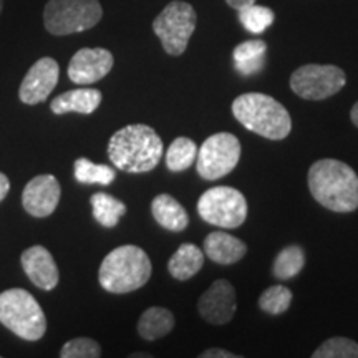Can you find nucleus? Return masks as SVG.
Here are the masks:
<instances>
[{
    "mask_svg": "<svg viewBox=\"0 0 358 358\" xmlns=\"http://www.w3.org/2000/svg\"><path fill=\"white\" fill-rule=\"evenodd\" d=\"M307 185L313 199L329 211L353 213L358 209V174L343 161H315L308 169Z\"/></svg>",
    "mask_w": 358,
    "mask_h": 358,
    "instance_id": "obj_1",
    "label": "nucleus"
},
{
    "mask_svg": "<svg viewBox=\"0 0 358 358\" xmlns=\"http://www.w3.org/2000/svg\"><path fill=\"white\" fill-rule=\"evenodd\" d=\"M108 158L122 171H153L163 158V140L148 124H128L110 138Z\"/></svg>",
    "mask_w": 358,
    "mask_h": 358,
    "instance_id": "obj_2",
    "label": "nucleus"
},
{
    "mask_svg": "<svg viewBox=\"0 0 358 358\" xmlns=\"http://www.w3.org/2000/svg\"><path fill=\"white\" fill-rule=\"evenodd\" d=\"M232 115L245 129L272 141L284 140L292 129V118L287 108L264 93H244L237 96L232 101Z\"/></svg>",
    "mask_w": 358,
    "mask_h": 358,
    "instance_id": "obj_3",
    "label": "nucleus"
},
{
    "mask_svg": "<svg viewBox=\"0 0 358 358\" xmlns=\"http://www.w3.org/2000/svg\"><path fill=\"white\" fill-rule=\"evenodd\" d=\"M151 267L150 256L138 245H120L103 259L98 280L110 294H129L141 289L150 280Z\"/></svg>",
    "mask_w": 358,
    "mask_h": 358,
    "instance_id": "obj_4",
    "label": "nucleus"
},
{
    "mask_svg": "<svg viewBox=\"0 0 358 358\" xmlns=\"http://www.w3.org/2000/svg\"><path fill=\"white\" fill-rule=\"evenodd\" d=\"M0 324L29 342H37L47 332L42 307L24 289H8L0 294Z\"/></svg>",
    "mask_w": 358,
    "mask_h": 358,
    "instance_id": "obj_5",
    "label": "nucleus"
},
{
    "mask_svg": "<svg viewBox=\"0 0 358 358\" xmlns=\"http://www.w3.org/2000/svg\"><path fill=\"white\" fill-rule=\"evenodd\" d=\"M103 17L100 0H48L43 25L52 35L80 34L93 29Z\"/></svg>",
    "mask_w": 358,
    "mask_h": 358,
    "instance_id": "obj_6",
    "label": "nucleus"
},
{
    "mask_svg": "<svg viewBox=\"0 0 358 358\" xmlns=\"http://www.w3.org/2000/svg\"><path fill=\"white\" fill-rule=\"evenodd\" d=\"M198 24V15L191 3L182 0L169 2L153 22V32L161 40L164 52L179 57L186 52L189 38Z\"/></svg>",
    "mask_w": 358,
    "mask_h": 358,
    "instance_id": "obj_7",
    "label": "nucleus"
},
{
    "mask_svg": "<svg viewBox=\"0 0 358 358\" xmlns=\"http://www.w3.org/2000/svg\"><path fill=\"white\" fill-rule=\"evenodd\" d=\"M198 214L203 221L222 229H236L248 217V201L231 186H216L201 194Z\"/></svg>",
    "mask_w": 358,
    "mask_h": 358,
    "instance_id": "obj_8",
    "label": "nucleus"
},
{
    "mask_svg": "<svg viewBox=\"0 0 358 358\" xmlns=\"http://www.w3.org/2000/svg\"><path fill=\"white\" fill-rule=\"evenodd\" d=\"M241 143L231 133L211 134L198 148L196 169L206 181H216L234 171L241 159Z\"/></svg>",
    "mask_w": 358,
    "mask_h": 358,
    "instance_id": "obj_9",
    "label": "nucleus"
},
{
    "mask_svg": "<svg viewBox=\"0 0 358 358\" xmlns=\"http://www.w3.org/2000/svg\"><path fill=\"white\" fill-rule=\"evenodd\" d=\"M345 83V71L335 65L308 64L295 70L290 77V88L295 95L312 101L337 95Z\"/></svg>",
    "mask_w": 358,
    "mask_h": 358,
    "instance_id": "obj_10",
    "label": "nucleus"
},
{
    "mask_svg": "<svg viewBox=\"0 0 358 358\" xmlns=\"http://www.w3.org/2000/svg\"><path fill=\"white\" fill-rule=\"evenodd\" d=\"M60 77V66L53 58L43 57L30 66L22 80L19 98L25 105H38L43 103L55 90Z\"/></svg>",
    "mask_w": 358,
    "mask_h": 358,
    "instance_id": "obj_11",
    "label": "nucleus"
},
{
    "mask_svg": "<svg viewBox=\"0 0 358 358\" xmlns=\"http://www.w3.org/2000/svg\"><path fill=\"white\" fill-rule=\"evenodd\" d=\"M237 308L236 290L226 279H219L199 297L198 312L211 325H226Z\"/></svg>",
    "mask_w": 358,
    "mask_h": 358,
    "instance_id": "obj_12",
    "label": "nucleus"
},
{
    "mask_svg": "<svg viewBox=\"0 0 358 358\" xmlns=\"http://www.w3.org/2000/svg\"><path fill=\"white\" fill-rule=\"evenodd\" d=\"M60 196L62 187L58 179L52 174H40L27 182L22 192V204L30 216L42 219L55 213Z\"/></svg>",
    "mask_w": 358,
    "mask_h": 358,
    "instance_id": "obj_13",
    "label": "nucleus"
},
{
    "mask_svg": "<svg viewBox=\"0 0 358 358\" xmlns=\"http://www.w3.org/2000/svg\"><path fill=\"white\" fill-rule=\"evenodd\" d=\"M113 64V53L106 48H82L71 57L69 78L77 85H93L110 73Z\"/></svg>",
    "mask_w": 358,
    "mask_h": 358,
    "instance_id": "obj_14",
    "label": "nucleus"
},
{
    "mask_svg": "<svg viewBox=\"0 0 358 358\" xmlns=\"http://www.w3.org/2000/svg\"><path fill=\"white\" fill-rule=\"evenodd\" d=\"M20 262L27 277L38 289L53 290L57 287L58 280H60L58 267L50 250L45 249L43 245H32V248L24 250Z\"/></svg>",
    "mask_w": 358,
    "mask_h": 358,
    "instance_id": "obj_15",
    "label": "nucleus"
},
{
    "mask_svg": "<svg viewBox=\"0 0 358 358\" xmlns=\"http://www.w3.org/2000/svg\"><path fill=\"white\" fill-rule=\"evenodd\" d=\"M204 254L213 262L221 266H231L239 262L248 252V245L237 237L227 234V232H211L204 239Z\"/></svg>",
    "mask_w": 358,
    "mask_h": 358,
    "instance_id": "obj_16",
    "label": "nucleus"
},
{
    "mask_svg": "<svg viewBox=\"0 0 358 358\" xmlns=\"http://www.w3.org/2000/svg\"><path fill=\"white\" fill-rule=\"evenodd\" d=\"M103 100L100 90L96 88H77L70 92L62 93L57 98H53L50 103V110L55 115L65 113H80V115H92L96 111Z\"/></svg>",
    "mask_w": 358,
    "mask_h": 358,
    "instance_id": "obj_17",
    "label": "nucleus"
},
{
    "mask_svg": "<svg viewBox=\"0 0 358 358\" xmlns=\"http://www.w3.org/2000/svg\"><path fill=\"white\" fill-rule=\"evenodd\" d=\"M151 214L163 229L171 232L185 231L189 224L186 209L169 194L156 196L151 203Z\"/></svg>",
    "mask_w": 358,
    "mask_h": 358,
    "instance_id": "obj_18",
    "label": "nucleus"
},
{
    "mask_svg": "<svg viewBox=\"0 0 358 358\" xmlns=\"http://www.w3.org/2000/svg\"><path fill=\"white\" fill-rule=\"evenodd\" d=\"M204 266V256L196 244L186 243L178 248L168 262V271L176 280H189Z\"/></svg>",
    "mask_w": 358,
    "mask_h": 358,
    "instance_id": "obj_19",
    "label": "nucleus"
},
{
    "mask_svg": "<svg viewBox=\"0 0 358 358\" xmlns=\"http://www.w3.org/2000/svg\"><path fill=\"white\" fill-rule=\"evenodd\" d=\"M267 57V43L264 40H248L239 43L232 52L234 66L244 77L256 75L264 69Z\"/></svg>",
    "mask_w": 358,
    "mask_h": 358,
    "instance_id": "obj_20",
    "label": "nucleus"
},
{
    "mask_svg": "<svg viewBox=\"0 0 358 358\" xmlns=\"http://www.w3.org/2000/svg\"><path fill=\"white\" fill-rule=\"evenodd\" d=\"M174 315L164 307H150L141 313L138 320V334L145 340H158L166 337L174 329Z\"/></svg>",
    "mask_w": 358,
    "mask_h": 358,
    "instance_id": "obj_21",
    "label": "nucleus"
},
{
    "mask_svg": "<svg viewBox=\"0 0 358 358\" xmlns=\"http://www.w3.org/2000/svg\"><path fill=\"white\" fill-rule=\"evenodd\" d=\"M90 203H92L93 217L106 229H113L120 219L127 214V204L106 192H95L90 198Z\"/></svg>",
    "mask_w": 358,
    "mask_h": 358,
    "instance_id": "obj_22",
    "label": "nucleus"
},
{
    "mask_svg": "<svg viewBox=\"0 0 358 358\" xmlns=\"http://www.w3.org/2000/svg\"><path fill=\"white\" fill-rule=\"evenodd\" d=\"M166 166L169 171L181 173L189 169L198 158V145L189 138L179 136L169 145L166 151Z\"/></svg>",
    "mask_w": 358,
    "mask_h": 358,
    "instance_id": "obj_23",
    "label": "nucleus"
},
{
    "mask_svg": "<svg viewBox=\"0 0 358 358\" xmlns=\"http://www.w3.org/2000/svg\"><path fill=\"white\" fill-rule=\"evenodd\" d=\"M306 266V250L301 245H289L282 249L272 264V274L279 280L292 279Z\"/></svg>",
    "mask_w": 358,
    "mask_h": 358,
    "instance_id": "obj_24",
    "label": "nucleus"
},
{
    "mask_svg": "<svg viewBox=\"0 0 358 358\" xmlns=\"http://www.w3.org/2000/svg\"><path fill=\"white\" fill-rule=\"evenodd\" d=\"M75 179L83 185H101L108 186L115 181L116 173L113 168L106 164H96L87 158H78L75 161Z\"/></svg>",
    "mask_w": 358,
    "mask_h": 358,
    "instance_id": "obj_25",
    "label": "nucleus"
},
{
    "mask_svg": "<svg viewBox=\"0 0 358 358\" xmlns=\"http://www.w3.org/2000/svg\"><path fill=\"white\" fill-rule=\"evenodd\" d=\"M239 12V20L241 24L248 32L250 34H264L266 30L274 24V12L268 7L256 6V3H250V6L241 8Z\"/></svg>",
    "mask_w": 358,
    "mask_h": 358,
    "instance_id": "obj_26",
    "label": "nucleus"
},
{
    "mask_svg": "<svg viewBox=\"0 0 358 358\" xmlns=\"http://www.w3.org/2000/svg\"><path fill=\"white\" fill-rule=\"evenodd\" d=\"M294 294L292 290L285 285H272L264 290L259 297V307L264 312L271 313V315H280V313L287 312L290 303H292Z\"/></svg>",
    "mask_w": 358,
    "mask_h": 358,
    "instance_id": "obj_27",
    "label": "nucleus"
},
{
    "mask_svg": "<svg viewBox=\"0 0 358 358\" xmlns=\"http://www.w3.org/2000/svg\"><path fill=\"white\" fill-rule=\"evenodd\" d=\"M313 358H358V343L352 338L332 337L312 353Z\"/></svg>",
    "mask_w": 358,
    "mask_h": 358,
    "instance_id": "obj_28",
    "label": "nucleus"
},
{
    "mask_svg": "<svg viewBox=\"0 0 358 358\" xmlns=\"http://www.w3.org/2000/svg\"><path fill=\"white\" fill-rule=\"evenodd\" d=\"M62 358H98L101 357V347L93 338L78 337L66 342L60 350Z\"/></svg>",
    "mask_w": 358,
    "mask_h": 358,
    "instance_id": "obj_29",
    "label": "nucleus"
},
{
    "mask_svg": "<svg viewBox=\"0 0 358 358\" xmlns=\"http://www.w3.org/2000/svg\"><path fill=\"white\" fill-rule=\"evenodd\" d=\"M201 358H239V355L224 350V348H209L199 355Z\"/></svg>",
    "mask_w": 358,
    "mask_h": 358,
    "instance_id": "obj_30",
    "label": "nucleus"
},
{
    "mask_svg": "<svg viewBox=\"0 0 358 358\" xmlns=\"http://www.w3.org/2000/svg\"><path fill=\"white\" fill-rule=\"evenodd\" d=\"M8 191H10V179H8L3 173H0V203L6 199Z\"/></svg>",
    "mask_w": 358,
    "mask_h": 358,
    "instance_id": "obj_31",
    "label": "nucleus"
},
{
    "mask_svg": "<svg viewBox=\"0 0 358 358\" xmlns=\"http://www.w3.org/2000/svg\"><path fill=\"white\" fill-rule=\"evenodd\" d=\"M226 2L229 3V7L241 10V8L250 6V3H256V0H226Z\"/></svg>",
    "mask_w": 358,
    "mask_h": 358,
    "instance_id": "obj_32",
    "label": "nucleus"
},
{
    "mask_svg": "<svg viewBox=\"0 0 358 358\" xmlns=\"http://www.w3.org/2000/svg\"><path fill=\"white\" fill-rule=\"evenodd\" d=\"M350 120H352V123L355 124V127L358 128V101L355 103V105L352 106V111H350Z\"/></svg>",
    "mask_w": 358,
    "mask_h": 358,
    "instance_id": "obj_33",
    "label": "nucleus"
},
{
    "mask_svg": "<svg viewBox=\"0 0 358 358\" xmlns=\"http://www.w3.org/2000/svg\"><path fill=\"white\" fill-rule=\"evenodd\" d=\"M2 8H3V0H0V13H2Z\"/></svg>",
    "mask_w": 358,
    "mask_h": 358,
    "instance_id": "obj_34",
    "label": "nucleus"
}]
</instances>
